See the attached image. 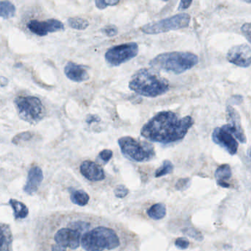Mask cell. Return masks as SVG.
I'll list each match as a JSON object with an SVG mask.
<instances>
[{"label": "cell", "instance_id": "14", "mask_svg": "<svg viewBox=\"0 0 251 251\" xmlns=\"http://www.w3.org/2000/svg\"><path fill=\"white\" fill-rule=\"evenodd\" d=\"M43 172L39 167H33L30 169L27 176V183L24 191L27 195H32L36 193L43 180Z\"/></svg>", "mask_w": 251, "mask_h": 251}, {"label": "cell", "instance_id": "21", "mask_svg": "<svg viewBox=\"0 0 251 251\" xmlns=\"http://www.w3.org/2000/svg\"><path fill=\"white\" fill-rule=\"evenodd\" d=\"M16 14V7L8 0L0 1V17L8 20L12 18Z\"/></svg>", "mask_w": 251, "mask_h": 251}, {"label": "cell", "instance_id": "23", "mask_svg": "<svg viewBox=\"0 0 251 251\" xmlns=\"http://www.w3.org/2000/svg\"><path fill=\"white\" fill-rule=\"evenodd\" d=\"M173 170H174V165H173V163L169 160H165V161H163L161 167L157 169L155 173V177H161L171 174Z\"/></svg>", "mask_w": 251, "mask_h": 251}, {"label": "cell", "instance_id": "7", "mask_svg": "<svg viewBox=\"0 0 251 251\" xmlns=\"http://www.w3.org/2000/svg\"><path fill=\"white\" fill-rule=\"evenodd\" d=\"M16 108L20 119L36 124L45 117L46 111L39 98L33 96H20L14 100Z\"/></svg>", "mask_w": 251, "mask_h": 251}, {"label": "cell", "instance_id": "31", "mask_svg": "<svg viewBox=\"0 0 251 251\" xmlns=\"http://www.w3.org/2000/svg\"><path fill=\"white\" fill-rule=\"evenodd\" d=\"M175 245L180 250H186L189 248V241L186 238L180 237L177 238L175 242Z\"/></svg>", "mask_w": 251, "mask_h": 251}, {"label": "cell", "instance_id": "1", "mask_svg": "<svg viewBox=\"0 0 251 251\" xmlns=\"http://www.w3.org/2000/svg\"><path fill=\"white\" fill-rule=\"evenodd\" d=\"M94 216L78 213L53 214L45 220L39 231L42 249L74 251L80 248L84 232L92 224Z\"/></svg>", "mask_w": 251, "mask_h": 251}, {"label": "cell", "instance_id": "36", "mask_svg": "<svg viewBox=\"0 0 251 251\" xmlns=\"http://www.w3.org/2000/svg\"><path fill=\"white\" fill-rule=\"evenodd\" d=\"M8 84V80L5 77H0V86H5Z\"/></svg>", "mask_w": 251, "mask_h": 251}, {"label": "cell", "instance_id": "29", "mask_svg": "<svg viewBox=\"0 0 251 251\" xmlns=\"http://www.w3.org/2000/svg\"><path fill=\"white\" fill-rule=\"evenodd\" d=\"M183 232H184L186 234H187L188 236H190V237L194 238V239H196V240L201 241L203 239L202 235L201 234L199 231L195 230V229L186 227L185 230H183Z\"/></svg>", "mask_w": 251, "mask_h": 251}, {"label": "cell", "instance_id": "24", "mask_svg": "<svg viewBox=\"0 0 251 251\" xmlns=\"http://www.w3.org/2000/svg\"><path fill=\"white\" fill-rule=\"evenodd\" d=\"M68 24L72 28L78 30H86L89 25V22L83 18H70Z\"/></svg>", "mask_w": 251, "mask_h": 251}, {"label": "cell", "instance_id": "35", "mask_svg": "<svg viewBox=\"0 0 251 251\" xmlns=\"http://www.w3.org/2000/svg\"><path fill=\"white\" fill-rule=\"evenodd\" d=\"M100 120V117H98V116L96 115H89V117L86 119V123H89V124H91L92 123H95V122H98Z\"/></svg>", "mask_w": 251, "mask_h": 251}, {"label": "cell", "instance_id": "25", "mask_svg": "<svg viewBox=\"0 0 251 251\" xmlns=\"http://www.w3.org/2000/svg\"><path fill=\"white\" fill-rule=\"evenodd\" d=\"M33 134L31 132H23L16 135L12 139V142L15 145H21L24 142H28L33 139Z\"/></svg>", "mask_w": 251, "mask_h": 251}, {"label": "cell", "instance_id": "34", "mask_svg": "<svg viewBox=\"0 0 251 251\" xmlns=\"http://www.w3.org/2000/svg\"><path fill=\"white\" fill-rule=\"evenodd\" d=\"M192 0H180V5H179V11L187 9L190 7L192 4Z\"/></svg>", "mask_w": 251, "mask_h": 251}, {"label": "cell", "instance_id": "32", "mask_svg": "<svg viewBox=\"0 0 251 251\" xmlns=\"http://www.w3.org/2000/svg\"><path fill=\"white\" fill-rule=\"evenodd\" d=\"M102 31L108 37H114V36H117V33H118V29L116 26L108 25L105 27L102 30Z\"/></svg>", "mask_w": 251, "mask_h": 251}, {"label": "cell", "instance_id": "19", "mask_svg": "<svg viewBox=\"0 0 251 251\" xmlns=\"http://www.w3.org/2000/svg\"><path fill=\"white\" fill-rule=\"evenodd\" d=\"M9 204L14 210V216L16 220L26 218L28 215V208L23 202H20L17 200L11 199L9 201Z\"/></svg>", "mask_w": 251, "mask_h": 251}, {"label": "cell", "instance_id": "6", "mask_svg": "<svg viewBox=\"0 0 251 251\" xmlns=\"http://www.w3.org/2000/svg\"><path fill=\"white\" fill-rule=\"evenodd\" d=\"M118 144L123 155L132 161L148 162L155 158V148L152 144L146 141L124 136L118 139Z\"/></svg>", "mask_w": 251, "mask_h": 251}, {"label": "cell", "instance_id": "13", "mask_svg": "<svg viewBox=\"0 0 251 251\" xmlns=\"http://www.w3.org/2000/svg\"><path fill=\"white\" fill-rule=\"evenodd\" d=\"M80 173L87 180L92 182L101 181L105 178L103 169L92 161H85L80 167Z\"/></svg>", "mask_w": 251, "mask_h": 251}, {"label": "cell", "instance_id": "27", "mask_svg": "<svg viewBox=\"0 0 251 251\" xmlns=\"http://www.w3.org/2000/svg\"><path fill=\"white\" fill-rule=\"evenodd\" d=\"M129 189L124 185H119L114 189V195L117 198H124L128 195Z\"/></svg>", "mask_w": 251, "mask_h": 251}, {"label": "cell", "instance_id": "8", "mask_svg": "<svg viewBox=\"0 0 251 251\" xmlns=\"http://www.w3.org/2000/svg\"><path fill=\"white\" fill-rule=\"evenodd\" d=\"M190 20L189 14H179L165 20L145 25L142 27V31L145 34L156 35L171 30H180L187 27Z\"/></svg>", "mask_w": 251, "mask_h": 251}, {"label": "cell", "instance_id": "16", "mask_svg": "<svg viewBox=\"0 0 251 251\" xmlns=\"http://www.w3.org/2000/svg\"><path fill=\"white\" fill-rule=\"evenodd\" d=\"M13 234L8 225L0 223V251H12Z\"/></svg>", "mask_w": 251, "mask_h": 251}, {"label": "cell", "instance_id": "9", "mask_svg": "<svg viewBox=\"0 0 251 251\" xmlns=\"http://www.w3.org/2000/svg\"><path fill=\"white\" fill-rule=\"evenodd\" d=\"M138 52L139 46L137 44L131 42L110 48L105 53V58L108 64L117 67L135 58Z\"/></svg>", "mask_w": 251, "mask_h": 251}, {"label": "cell", "instance_id": "28", "mask_svg": "<svg viewBox=\"0 0 251 251\" xmlns=\"http://www.w3.org/2000/svg\"><path fill=\"white\" fill-rule=\"evenodd\" d=\"M191 180L189 178L179 179L178 181L176 183V187L177 190L185 191L190 186Z\"/></svg>", "mask_w": 251, "mask_h": 251}, {"label": "cell", "instance_id": "38", "mask_svg": "<svg viewBox=\"0 0 251 251\" xmlns=\"http://www.w3.org/2000/svg\"><path fill=\"white\" fill-rule=\"evenodd\" d=\"M162 1H164V2H167V1H168V0H162Z\"/></svg>", "mask_w": 251, "mask_h": 251}, {"label": "cell", "instance_id": "22", "mask_svg": "<svg viewBox=\"0 0 251 251\" xmlns=\"http://www.w3.org/2000/svg\"><path fill=\"white\" fill-rule=\"evenodd\" d=\"M72 202L76 205H80V206H84L86 205L90 200V197L86 193L85 191L79 189V190H73L71 192Z\"/></svg>", "mask_w": 251, "mask_h": 251}, {"label": "cell", "instance_id": "30", "mask_svg": "<svg viewBox=\"0 0 251 251\" xmlns=\"http://www.w3.org/2000/svg\"><path fill=\"white\" fill-rule=\"evenodd\" d=\"M113 156V152L111 150L105 149L101 151L99 154V158L102 160L104 164H107Z\"/></svg>", "mask_w": 251, "mask_h": 251}, {"label": "cell", "instance_id": "20", "mask_svg": "<svg viewBox=\"0 0 251 251\" xmlns=\"http://www.w3.org/2000/svg\"><path fill=\"white\" fill-rule=\"evenodd\" d=\"M147 213L152 220H161L165 217L166 214H167V207H166L165 204L162 203V202H158V203L152 205L148 210Z\"/></svg>", "mask_w": 251, "mask_h": 251}, {"label": "cell", "instance_id": "37", "mask_svg": "<svg viewBox=\"0 0 251 251\" xmlns=\"http://www.w3.org/2000/svg\"><path fill=\"white\" fill-rule=\"evenodd\" d=\"M241 1H242V2H246V3H251V0H241Z\"/></svg>", "mask_w": 251, "mask_h": 251}, {"label": "cell", "instance_id": "17", "mask_svg": "<svg viewBox=\"0 0 251 251\" xmlns=\"http://www.w3.org/2000/svg\"><path fill=\"white\" fill-rule=\"evenodd\" d=\"M227 112L231 120V125L235 127L236 131H237V139L242 144H245L247 142L246 136L244 133L243 129L241 125L240 117L237 111L233 108V107L228 105L227 107Z\"/></svg>", "mask_w": 251, "mask_h": 251}, {"label": "cell", "instance_id": "5", "mask_svg": "<svg viewBox=\"0 0 251 251\" xmlns=\"http://www.w3.org/2000/svg\"><path fill=\"white\" fill-rule=\"evenodd\" d=\"M198 61V57L191 52H173L157 55L151 60L150 65L168 73L181 74L193 68Z\"/></svg>", "mask_w": 251, "mask_h": 251}, {"label": "cell", "instance_id": "11", "mask_svg": "<svg viewBox=\"0 0 251 251\" xmlns=\"http://www.w3.org/2000/svg\"><path fill=\"white\" fill-rule=\"evenodd\" d=\"M227 60L237 67H249L251 64V47L246 44L233 47L227 52Z\"/></svg>", "mask_w": 251, "mask_h": 251}, {"label": "cell", "instance_id": "15", "mask_svg": "<svg viewBox=\"0 0 251 251\" xmlns=\"http://www.w3.org/2000/svg\"><path fill=\"white\" fill-rule=\"evenodd\" d=\"M64 73L70 80L77 83L86 81L89 79V75L86 67L71 61L65 66Z\"/></svg>", "mask_w": 251, "mask_h": 251}, {"label": "cell", "instance_id": "10", "mask_svg": "<svg viewBox=\"0 0 251 251\" xmlns=\"http://www.w3.org/2000/svg\"><path fill=\"white\" fill-rule=\"evenodd\" d=\"M212 140L214 143L224 148L230 155H236L239 144L227 125L216 127L212 133Z\"/></svg>", "mask_w": 251, "mask_h": 251}, {"label": "cell", "instance_id": "18", "mask_svg": "<svg viewBox=\"0 0 251 251\" xmlns=\"http://www.w3.org/2000/svg\"><path fill=\"white\" fill-rule=\"evenodd\" d=\"M232 170L230 165L225 164L220 165L215 171V178L217 184L223 188H230V184L226 182L231 177Z\"/></svg>", "mask_w": 251, "mask_h": 251}, {"label": "cell", "instance_id": "33", "mask_svg": "<svg viewBox=\"0 0 251 251\" xmlns=\"http://www.w3.org/2000/svg\"><path fill=\"white\" fill-rule=\"evenodd\" d=\"M242 32L248 39V42H251V24L250 23L244 24L242 27Z\"/></svg>", "mask_w": 251, "mask_h": 251}, {"label": "cell", "instance_id": "26", "mask_svg": "<svg viewBox=\"0 0 251 251\" xmlns=\"http://www.w3.org/2000/svg\"><path fill=\"white\" fill-rule=\"evenodd\" d=\"M120 0H95L97 8L102 10L108 6H114L117 5Z\"/></svg>", "mask_w": 251, "mask_h": 251}, {"label": "cell", "instance_id": "2", "mask_svg": "<svg viewBox=\"0 0 251 251\" xmlns=\"http://www.w3.org/2000/svg\"><path fill=\"white\" fill-rule=\"evenodd\" d=\"M194 120L190 116L180 117L173 111H161L151 118L141 130V136L151 142L176 143L184 139Z\"/></svg>", "mask_w": 251, "mask_h": 251}, {"label": "cell", "instance_id": "3", "mask_svg": "<svg viewBox=\"0 0 251 251\" xmlns=\"http://www.w3.org/2000/svg\"><path fill=\"white\" fill-rule=\"evenodd\" d=\"M126 239V233L120 227L94 217L92 224L82 236L80 249L89 251L121 250Z\"/></svg>", "mask_w": 251, "mask_h": 251}, {"label": "cell", "instance_id": "12", "mask_svg": "<svg viewBox=\"0 0 251 251\" xmlns=\"http://www.w3.org/2000/svg\"><path fill=\"white\" fill-rule=\"evenodd\" d=\"M27 27L32 33L39 36H45L50 33L62 31L64 30V25L58 20L51 19L43 22L33 20L27 24Z\"/></svg>", "mask_w": 251, "mask_h": 251}, {"label": "cell", "instance_id": "4", "mask_svg": "<svg viewBox=\"0 0 251 251\" xmlns=\"http://www.w3.org/2000/svg\"><path fill=\"white\" fill-rule=\"evenodd\" d=\"M129 88L141 96L156 98L170 90V83L153 70L142 69L132 76Z\"/></svg>", "mask_w": 251, "mask_h": 251}]
</instances>
